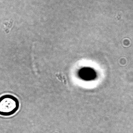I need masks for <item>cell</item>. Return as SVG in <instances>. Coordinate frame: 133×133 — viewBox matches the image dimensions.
Masks as SVG:
<instances>
[{"label":"cell","instance_id":"cell-1","mask_svg":"<svg viewBox=\"0 0 133 133\" xmlns=\"http://www.w3.org/2000/svg\"><path fill=\"white\" fill-rule=\"evenodd\" d=\"M19 107V100L15 96L8 94L0 97V115L5 117L14 115Z\"/></svg>","mask_w":133,"mask_h":133},{"label":"cell","instance_id":"cell-2","mask_svg":"<svg viewBox=\"0 0 133 133\" xmlns=\"http://www.w3.org/2000/svg\"><path fill=\"white\" fill-rule=\"evenodd\" d=\"M81 76L85 79H89L93 78L94 74L91 70H84L82 71Z\"/></svg>","mask_w":133,"mask_h":133}]
</instances>
